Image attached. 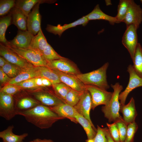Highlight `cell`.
<instances>
[{"instance_id":"1","label":"cell","mask_w":142,"mask_h":142,"mask_svg":"<svg viewBox=\"0 0 142 142\" xmlns=\"http://www.w3.org/2000/svg\"><path fill=\"white\" fill-rule=\"evenodd\" d=\"M17 114L23 116L28 122L42 129L49 128L56 122L64 119L49 107L41 104L27 110L17 112Z\"/></svg>"},{"instance_id":"2","label":"cell","mask_w":142,"mask_h":142,"mask_svg":"<svg viewBox=\"0 0 142 142\" xmlns=\"http://www.w3.org/2000/svg\"><path fill=\"white\" fill-rule=\"evenodd\" d=\"M111 86L114 90L111 97L109 103L102 107V110L109 122H115L123 120L119 114L120 103L119 99V94L123 88L118 82L114 85L111 84Z\"/></svg>"},{"instance_id":"3","label":"cell","mask_w":142,"mask_h":142,"mask_svg":"<svg viewBox=\"0 0 142 142\" xmlns=\"http://www.w3.org/2000/svg\"><path fill=\"white\" fill-rule=\"evenodd\" d=\"M109 65V63L106 62L97 70L86 73H81L77 76L85 85H94L106 90L110 87L106 74Z\"/></svg>"},{"instance_id":"4","label":"cell","mask_w":142,"mask_h":142,"mask_svg":"<svg viewBox=\"0 0 142 142\" xmlns=\"http://www.w3.org/2000/svg\"><path fill=\"white\" fill-rule=\"evenodd\" d=\"M11 49L35 67H47V61L40 51L30 48H22L10 46Z\"/></svg>"},{"instance_id":"5","label":"cell","mask_w":142,"mask_h":142,"mask_svg":"<svg viewBox=\"0 0 142 142\" xmlns=\"http://www.w3.org/2000/svg\"><path fill=\"white\" fill-rule=\"evenodd\" d=\"M87 90L90 93L92 98V109L94 110L97 106L101 105H105L110 100L113 92L92 85H85Z\"/></svg>"},{"instance_id":"6","label":"cell","mask_w":142,"mask_h":142,"mask_svg":"<svg viewBox=\"0 0 142 142\" xmlns=\"http://www.w3.org/2000/svg\"><path fill=\"white\" fill-rule=\"evenodd\" d=\"M47 67L52 70L77 75L81 73L77 65L68 59L64 58L47 62Z\"/></svg>"},{"instance_id":"7","label":"cell","mask_w":142,"mask_h":142,"mask_svg":"<svg viewBox=\"0 0 142 142\" xmlns=\"http://www.w3.org/2000/svg\"><path fill=\"white\" fill-rule=\"evenodd\" d=\"M17 115L13 96L0 92V116L9 120Z\"/></svg>"},{"instance_id":"8","label":"cell","mask_w":142,"mask_h":142,"mask_svg":"<svg viewBox=\"0 0 142 142\" xmlns=\"http://www.w3.org/2000/svg\"><path fill=\"white\" fill-rule=\"evenodd\" d=\"M138 29L133 24L126 26L122 38V43L129 53L132 60L138 43L137 33Z\"/></svg>"},{"instance_id":"9","label":"cell","mask_w":142,"mask_h":142,"mask_svg":"<svg viewBox=\"0 0 142 142\" xmlns=\"http://www.w3.org/2000/svg\"><path fill=\"white\" fill-rule=\"evenodd\" d=\"M127 71L129 74V80L125 90L119 94V99L120 105L125 104L128 95L132 90L138 87H142V78L136 73L132 65H129Z\"/></svg>"},{"instance_id":"10","label":"cell","mask_w":142,"mask_h":142,"mask_svg":"<svg viewBox=\"0 0 142 142\" xmlns=\"http://www.w3.org/2000/svg\"><path fill=\"white\" fill-rule=\"evenodd\" d=\"M0 54L8 62L21 69L33 67L30 63L14 52L8 46L1 43L0 45Z\"/></svg>"},{"instance_id":"11","label":"cell","mask_w":142,"mask_h":142,"mask_svg":"<svg viewBox=\"0 0 142 142\" xmlns=\"http://www.w3.org/2000/svg\"><path fill=\"white\" fill-rule=\"evenodd\" d=\"M74 107L79 114L89 121L94 130L97 132V129L92 123L90 117L92 101L90 94L88 90H86L83 92L79 100Z\"/></svg>"},{"instance_id":"12","label":"cell","mask_w":142,"mask_h":142,"mask_svg":"<svg viewBox=\"0 0 142 142\" xmlns=\"http://www.w3.org/2000/svg\"><path fill=\"white\" fill-rule=\"evenodd\" d=\"M142 22V9L133 0H130L128 11L123 22L127 26L133 24L138 28Z\"/></svg>"},{"instance_id":"13","label":"cell","mask_w":142,"mask_h":142,"mask_svg":"<svg viewBox=\"0 0 142 142\" xmlns=\"http://www.w3.org/2000/svg\"><path fill=\"white\" fill-rule=\"evenodd\" d=\"M52 70L58 75L61 82L65 84L71 89L81 92L87 90L85 85L78 78L77 75L56 70Z\"/></svg>"},{"instance_id":"14","label":"cell","mask_w":142,"mask_h":142,"mask_svg":"<svg viewBox=\"0 0 142 142\" xmlns=\"http://www.w3.org/2000/svg\"><path fill=\"white\" fill-rule=\"evenodd\" d=\"M40 4H36L27 17V30L34 36L37 34L41 28V16L39 10Z\"/></svg>"},{"instance_id":"15","label":"cell","mask_w":142,"mask_h":142,"mask_svg":"<svg viewBox=\"0 0 142 142\" xmlns=\"http://www.w3.org/2000/svg\"><path fill=\"white\" fill-rule=\"evenodd\" d=\"M32 95L41 104L48 107H53L64 103L54 92L37 91L33 92Z\"/></svg>"},{"instance_id":"16","label":"cell","mask_w":142,"mask_h":142,"mask_svg":"<svg viewBox=\"0 0 142 142\" xmlns=\"http://www.w3.org/2000/svg\"><path fill=\"white\" fill-rule=\"evenodd\" d=\"M34 36L28 30H19L16 36L12 40L9 41V44L6 45L22 48H27L29 47Z\"/></svg>"},{"instance_id":"17","label":"cell","mask_w":142,"mask_h":142,"mask_svg":"<svg viewBox=\"0 0 142 142\" xmlns=\"http://www.w3.org/2000/svg\"><path fill=\"white\" fill-rule=\"evenodd\" d=\"M49 108L59 116L64 119L67 118L72 122L77 123L75 116L78 113L74 107L67 103H63Z\"/></svg>"},{"instance_id":"18","label":"cell","mask_w":142,"mask_h":142,"mask_svg":"<svg viewBox=\"0 0 142 142\" xmlns=\"http://www.w3.org/2000/svg\"><path fill=\"white\" fill-rule=\"evenodd\" d=\"M89 21L85 16L69 24H64L62 26L59 24L56 26L48 24L46 29L49 33L55 35H58L60 37L63 32L66 30L79 25L85 26L88 23Z\"/></svg>"},{"instance_id":"19","label":"cell","mask_w":142,"mask_h":142,"mask_svg":"<svg viewBox=\"0 0 142 142\" xmlns=\"http://www.w3.org/2000/svg\"><path fill=\"white\" fill-rule=\"evenodd\" d=\"M120 111L123 114V120L128 125L135 121L137 113L133 97L127 104H120Z\"/></svg>"},{"instance_id":"20","label":"cell","mask_w":142,"mask_h":142,"mask_svg":"<svg viewBox=\"0 0 142 142\" xmlns=\"http://www.w3.org/2000/svg\"><path fill=\"white\" fill-rule=\"evenodd\" d=\"M12 17V24L16 26L19 30L27 31V17L20 9L15 7L10 11Z\"/></svg>"},{"instance_id":"21","label":"cell","mask_w":142,"mask_h":142,"mask_svg":"<svg viewBox=\"0 0 142 142\" xmlns=\"http://www.w3.org/2000/svg\"><path fill=\"white\" fill-rule=\"evenodd\" d=\"M38 77H40V76L35 67L21 69L17 75L12 78L7 84H14L28 79Z\"/></svg>"},{"instance_id":"22","label":"cell","mask_w":142,"mask_h":142,"mask_svg":"<svg viewBox=\"0 0 142 142\" xmlns=\"http://www.w3.org/2000/svg\"><path fill=\"white\" fill-rule=\"evenodd\" d=\"M54 0H16L15 7L21 10L27 17L31 9L38 3H52L55 2Z\"/></svg>"},{"instance_id":"23","label":"cell","mask_w":142,"mask_h":142,"mask_svg":"<svg viewBox=\"0 0 142 142\" xmlns=\"http://www.w3.org/2000/svg\"><path fill=\"white\" fill-rule=\"evenodd\" d=\"M14 126H9L6 129L0 132V138L3 142H23V140L28 135L27 133L17 135L13 132Z\"/></svg>"},{"instance_id":"24","label":"cell","mask_w":142,"mask_h":142,"mask_svg":"<svg viewBox=\"0 0 142 142\" xmlns=\"http://www.w3.org/2000/svg\"><path fill=\"white\" fill-rule=\"evenodd\" d=\"M85 16L89 21L103 20L108 21L111 24L118 23L115 17L111 16L104 13L100 9L98 4H97L93 10Z\"/></svg>"},{"instance_id":"25","label":"cell","mask_w":142,"mask_h":142,"mask_svg":"<svg viewBox=\"0 0 142 142\" xmlns=\"http://www.w3.org/2000/svg\"><path fill=\"white\" fill-rule=\"evenodd\" d=\"M40 104H41L35 98L28 96L19 98L15 103L17 113L27 110Z\"/></svg>"},{"instance_id":"26","label":"cell","mask_w":142,"mask_h":142,"mask_svg":"<svg viewBox=\"0 0 142 142\" xmlns=\"http://www.w3.org/2000/svg\"><path fill=\"white\" fill-rule=\"evenodd\" d=\"M48 44L41 28L33 38L29 47L38 50L42 53Z\"/></svg>"},{"instance_id":"27","label":"cell","mask_w":142,"mask_h":142,"mask_svg":"<svg viewBox=\"0 0 142 142\" xmlns=\"http://www.w3.org/2000/svg\"><path fill=\"white\" fill-rule=\"evenodd\" d=\"M77 123L83 127L87 136V139H91L95 136L97 132L93 129L89 121L84 117L78 113L75 116Z\"/></svg>"},{"instance_id":"28","label":"cell","mask_w":142,"mask_h":142,"mask_svg":"<svg viewBox=\"0 0 142 142\" xmlns=\"http://www.w3.org/2000/svg\"><path fill=\"white\" fill-rule=\"evenodd\" d=\"M36 67L40 77L48 79L52 84L61 82L58 75L51 69L44 66Z\"/></svg>"},{"instance_id":"29","label":"cell","mask_w":142,"mask_h":142,"mask_svg":"<svg viewBox=\"0 0 142 142\" xmlns=\"http://www.w3.org/2000/svg\"><path fill=\"white\" fill-rule=\"evenodd\" d=\"M12 24V17L9 14L7 15L2 16L0 19V41L1 43L5 45L9 43L6 39L5 34L8 27Z\"/></svg>"},{"instance_id":"30","label":"cell","mask_w":142,"mask_h":142,"mask_svg":"<svg viewBox=\"0 0 142 142\" xmlns=\"http://www.w3.org/2000/svg\"><path fill=\"white\" fill-rule=\"evenodd\" d=\"M133 67L136 73L142 78V47L138 43L132 60Z\"/></svg>"},{"instance_id":"31","label":"cell","mask_w":142,"mask_h":142,"mask_svg":"<svg viewBox=\"0 0 142 142\" xmlns=\"http://www.w3.org/2000/svg\"><path fill=\"white\" fill-rule=\"evenodd\" d=\"M52 86L56 95L64 103H65L66 96L71 89L62 82L52 84Z\"/></svg>"},{"instance_id":"32","label":"cell","mask_w":142,"mask_h":142,"mask_svg":"<svg viewBox=\"0 0 142 142\" xmlns=\"http://www.w3.org/2000/svg\"><path fill=\"white\" fill-rule=\"evenodd\" d=\"M130 0H120L118 7L117 13L115 17L118 23L123 22L126 14Z\"/></svg>"},{"instance_id":"33","label":"cell","mask_w":142,"mask_h":142,"mask_svg":"<svg viewBox=\"0 0 142 142\" xmlns=\"http://www.w3.org/2000/svg\"><path fill=\"white\" fill-rule=\"evenodd\" d=\"M84 92H78L71 89L66 96L65 103L74 107L78 102Z\"/></svg>"},{"instance_id":"34","label":"cell","mask_w":142,"mask_h":142,"mask_svg":"<svg viewBox=\"0 0 142 142\" xmlns=\"http://www.w3.org/2000/svg\"><path fill=\"white\" fill-rule=\"evenodd\" d=\"M42 54L47 62L64 58L57 53L49 44L43 51Z\"/></svg>"},{"instance_id":"35","label":"cell","mask_w":142,"mask_h":142,"mask_svg":"<svg viewBox=\"0 0 142 142\" xmlns=\"http://www.w3.org/2000/svg\"><path fill=\"white\" fill-rule=\"evenodd\" d=\"M1 68L4 73L11 79L16 77L21 69L8 61Z\"/></svg>"},{"instance_id":"36","label":"cell","mask_w":142,"mask_h":142,"mask_svg":"<svg viewBox=\"0 0 142 142\" xmlns=\"http://www.w3.org/2000/svg\"><path fill=\"white\" fill-rule=\"evenodd\" d=\"M16 0H0V16H4L9 13L15 5Z\"/></svg>"},{"instance_id":"37","label":"cell","mask_w":142,"mask_h":142,"mask_svg":"<svg viewBox=\"0 0 142 142\" xmlns=\"http://www.w3.org/2000/svg\"><path fill=\"white\" fill-rule=\"evenodd\" d=\"M85 142H108L105 128H102L97 125L95 136L92 139H87Z\"/></svg>"},{"instance_id":"38","label":"cell","mask_w":142,"mask_h":142,"mask_svg":"<svg viewBox=\"0 0 142 142\" xmlns=\"http://www.w3.org/2000/svg\"><path fill=\"white\" fill-rule=\"evenodd\" d=\"M138 126L135 121L129 124L125 140L124 142H134V136Z\"/></svg>"},{"instance_id":"39","label":"cell","mask_w":142,"mask_h":142,"mask_svg":"<svg viewBox=\"0 0 142 142\" xmlns=\"http://www.w3.org/2000/svg\"><path fill=\"white\" fill-rule=\"evenodd\" d=\"M119 134L120 142H124L125 140L128 125L123 120L115 122Z\"/></svg>"},{"instance_id":"40","label":"cell","mask_w":142,"mask_h":142,"mask_svg":"<svg viewBox=\"0 0 142 142\" xmlns=\"http://www.w3.org/2000/svg\"><path fill=\"white\" fill-rule=\"evenodd\" d=\"M22 89V88L14 84H7L1 89L0 92L13 96Z\"/></svg>"},{"instance_id":"41","label":"cell","mask_w":142,"mask_h":142,"mask_svg":"<svg viewBox=\"0 0 142 142\" xmlns=\"http://www.w3.org/2000/svg\"><path fill=\"white\" fill-rule=\"evenodd\" d=\"M110 134L115 142H120L119 131L115 122L110 124L106 123Z\"/></svg>"},{"instance_id":"42","label":"cell","mask_w":142,"mask_h":142,"mask_svg":"<svg viewBox=\"0 0 142 142\" xmlns=\"http://www.w3.org/2000/svg\"><path fill=\"white\" fill-rule=\"evenodd\" d=\"M14 85L19 87L23 89H35L38 87L36 84L33 78L25 80Z\"/></svg>"},{"instance_id":"43","label":"cell","mask_w":142,"mask_h":142,"mask_svg":"<svg viewBox=\"0 0 142 142\" xmlns=\"http://www.w3.org/2000/svg\"><path fill=\"white\" fill-rule=\"evenodd\" d=\"M11 78H9L0 68V82L1 84L8 83Z\"/></svg>"},{"instance_id":"44","label":"cell","mask_w":142,"mask_h":142,"mask_svg":"<svg viewBox=\"0 0 142 142\" xmlns=\"http://www.w3.org/2000/svg\"><path fill=\"white\" fill-rule=\"evenodd\" d=\"M105 134L108 140V142H115L112 138L108 128H105Z\"/></svg>"},{"instance_id":"45","label":"cell","mask_w":142,"mask_h":142,"mask_svg":"<svg viewBox=\"0 0 142 142\" xmlns=\"http://www.w3.org/2000/svg\"><path fill=\"white\" fill-rule=\"evenodd\" d=\"M36 85L38 87H43L41 77H38L33 78Z\"/></svg>"},{"instance_id":"46","label":"cell","mask_w":142,"mask_h":142,"mask_svg":"<svg viewBox=\"0 0 142 142\" xmlns=\"http://www.w3.org/2000/svg\"><path fill=\"white\" fill-rule=\"evenodd\" d=\"M41 78L44 87L52 86V84L49 80L43 77Z\"/></svg>"},{"instance_id":"47","label":"cell","mask_w":142,"mask_h":142,"mask_svg":"<svg viewBox=\"0 0 142 142\" xmlns=\"http://www.w3.org/2000/svg\"><path fill=\"white\" fill-rule=\"evenodd\" d=\"M35 142H54L52 140L50 139H41L37 138L33 140Z\"/></svg>"},{"instance_id":"48","label":"cell","mask_w":142,"mask_h":142,"mask_svg":"<svg viewBox=\"0 0 142 142\" xmlns=\"http://www.w3.org/2000/svg\"><path fill=\"white\" fill-rule=\"evenodd\" d=\"M7 61L3 57H0V67L2 68L7 63Z\"/></svg>"},{"instance_id":"49","label":"cell","mask_w":142,"mask_h":142,"mask_svg":"<svg viewBox=\"0 0 142 142\" xmlns=\"http://www.w3.org/2000/svg\"><path fill=\"white\" fill-rule=\"evenodd\" d=\"M28 142H35V141L33 140H32V141H29Z\"/></svg>"},{"instance_id":"50","label":"cell","mask_w":142,"mask_h":142,"mask_svg":"<svg viewBox=\"0 0 142 142\" xmlns=\"http://www.w3.org/2000/svg\"><path fill=\"white\" fill-rule=\"evenodd\" d=\"M140 2H141V3H142V0H140Z\"/></svg>"}]
</instances>
